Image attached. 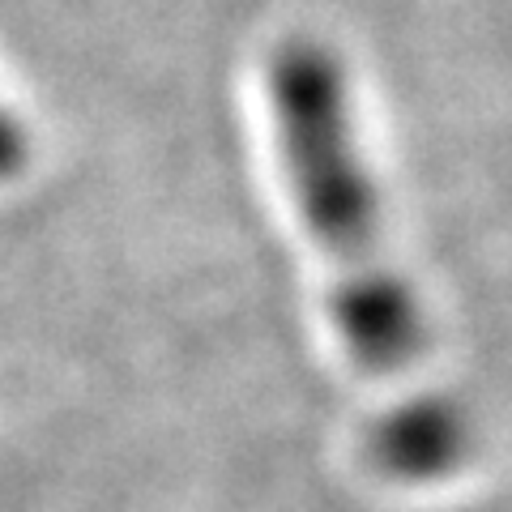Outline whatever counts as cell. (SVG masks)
<instances>
[{"mask_svg":"<svg viewBox=\"0 0 512 512\" xmlns=\"http://www.w3.org/2000/svg\"><path fill=\"white\" fill-rule=\"evenodd\" d=\"M269 107L286 184L333 282V320L372 376L423 355V316L384 244L380 197L359 150L346 73L320 43H282L269 60Z\"/></svg>","mask_w":512,"mask_h":512,"instance_id":"cell-1","label":"cell"},{"mask_svg":"<svg viewBox=\"0 0 512 512\" xmlns=\"http://www.w3.org/2000/svg\"><path fill=\"white\" fill-rule=\"evenodd\" d=\"M376 461L397 478H436L466 453V423L444 402H414L376 427Z\"/></svg>","mask_w":512,"mask_h":512,"instance_id":"cell-2","label":"cell"},{"mask_svg":"<svg viewBox=\"0 0 512 512\" xmlns=\"http://www.w3.org/2000/svg\"><path fill=\"white\" fill-rule=\"evenodd\" d=\"M26 163V141L18 133V124H13L5 111H0V180H9V175H18Z\"/></svg>","mask_w":512,"mask_h":512,"instance_id":"cell-3","label":"cell"}]
</instances>
